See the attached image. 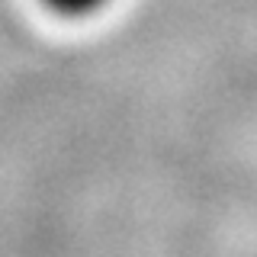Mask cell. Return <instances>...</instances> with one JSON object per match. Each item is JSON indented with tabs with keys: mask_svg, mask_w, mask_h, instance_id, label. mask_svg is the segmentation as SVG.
<instances>
[{
	"mask_svg": "<svg viewBox=\"0 0 257 257\" xmlns=\"http://www.w3.org/2000/svg\"><path fill=\"white\" fill-rule=\"evenodd\" d=\"M42 4L61 16H90L96 10H103L109 0H42Z\"/></svg>",
	"mask_w": 257,
	"mask_h": 257,
	"instance_id": "6da1fadb",
	"label": "cell"
}]
</instances>
